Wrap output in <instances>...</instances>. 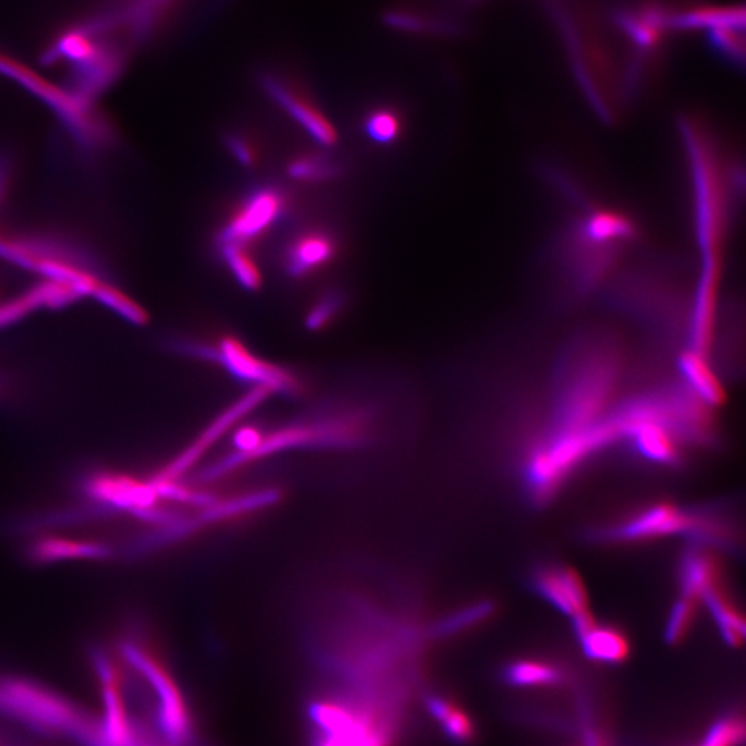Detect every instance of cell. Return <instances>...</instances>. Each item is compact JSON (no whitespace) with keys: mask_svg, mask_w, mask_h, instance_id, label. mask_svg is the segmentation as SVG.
Returning <instances> with one entry per match:
<instances>
[{"mask_svg":"<svg viewBox=\"0 0 746 746\" xmlns=\"http://www.w3.org/2000/svg\"><path fill=\"white\" fill-rule=\"evenodd\" d=\"M328 586L303 607L313 746H400L420 697L426 643L419 600L398 579Z\"/></svg>","mask_w":746,"mask_h":746,"instance_id":"1","label":"cell"},{"mask_svg":"<svg viewBox=\"0 0 746 746\" xmlns=\"http://www.w3.org/2000/svg\"><path fill=\"white\" fill-rule=\"evenodd\" d=\"M621 352L614 339L588 333L564 358L553 406L552 433H573L604 418L619 384Z\"/></svg>","mask_w":746,"mask_h":746,"instance_id":"2","label":"cell"},{"mask_svg":"<svg viewBox=\"0 0 746 746\" xmlns=\"http://www.w3.org/2000/svg\"><path fill=\"white\" fill-rule=\"evenodd\" d=\"M0 713L33 732L82 746H108L101 720L38 682L0 676Z\"/></svg>","mask_w":746,"mask_h":746,"instance_id":"3","label":"cell"},{"mask_svg":"<svg viewBox=\"0 0 746 746\" xmlns=\"http://www.w3.org/2000/svg\"><path fill=\"white\" fill-rule=\"evenodd\" d=\"M118 656L123 665L146 684L157 705L159 730L168 744L197 746L198 732L192 707L156 643L138 627H129L118 641Z\"/></svg>","mask_w":746,"mask_h":746,"instance_id":"4","label":"cell"},{"mask_svg":"<svg viewBox=\"0 0 746 746\" xmlns=\"http://www.w3.org/2000/svg\"><path fill=\"white\" fill-rule=\"evenodd\" d=\"M176 348L189 356L219 364L241 382L256 384L257 389L269 390L270 393L302 394L303 386L295 374L256 356L239 338L230 334L215 344L180 341Z\"/></svg>","mask_w":746,"mask_h":746,"instance_id":"5","label":"cell"},{"mask_svg":"<svg viewBox=\"0 0 746 746\" xmlns=\"http://www.w3.org/2000/svg\"><path fill=\"white\" fill-rule=\"evenodd\" d=\"M714 518L717 511L713 507L686 509L672 503H658L607 528L600 538L612 542H637L684 535L696 547L707 537Z\"/></svg>","mask_w":746,"mask_h":746,"instance_id":"6","label":"cell"},{"mask_svg":"<svg viewBox=\"0 0 746 746\" xmlns=\"http://www.w3.org/2000/svg\"><path fill=\"white\" fill-rule=\"evenodd\" d=\"M288 198L277 185H260L246 195L223 228L219 230L216 245H240L249 248L252 242L260 239L267 231L284 218Z\"/></svg>","mask_w":746,"mask_h":746,"instance_id":"7","label":"cell"},{"mask_svg":"<svg viewBox=\"0 0 746 746\" xmlns=\"http://www.w3.org/2000/svg\"><path fill=\"white\" fill-rule=\"evenodd\" d=\"M257 84L318 146L328 148L338 143L339 135L332 121L295 82L276 70H261L257 75Z\"/></svg>","mask_w":746,"mask_h":746,"instance_id":"8","label":"cell"},{"mask_svg":"<svg viewBox=\"0 0 746 746\" xmlns=\"http://www.w3.org/2000/svg\"><path fill=\"white\" fill-rule=\"evenodd\" d=\"M534 589L545 601L565 615L588 610V594L576 571L564 565H542L533 575Z\"/></svg>","mask_w":746,"mask_h":746,"instance_id":"9","label":"cell"},{"mask_svg":"<svg viewBox=\"0 0 746 746\" xmlns=\"http://www.w3.org/2000/svg\"><path fill=\"white\" fill-rule=\"evenodd\" d=\"M338 254V240L326 230H311L286 246L284 267L292 278H305L331 264Z\"/></svg>","mask_w":746,"mask_h":746,"instance_id":"10","label":"cell"},{"mask_svg":"<svg viewBox=\"0 0 746 746\" xmlns=\"http://www.w3.org/2000/svg\"><path fill=\"white\" fill-rule=\"evenodd\" d=\"M383 24L395 33L416 36H442L456 33V25L424 7L409 2L391 4L382 14Z\"/></svg>","mask_w":746,"mask_h":746,"instance_id":"11","label":"cell"},{"mask_svg":"<svg viewBox=\"0 0 746 746\" xmlns=\"http://www.w3.org/2000/svg\"><path fill=\"white\" fill-rule=\"evenodd\" d=\"M671 30H711L719 27L745 28L744 8L713 7V4H692L688 8H672L669 13Z\"/></svg>","mask_w":746,"mask_h":746,"instance_id":"12","label":"cell"},{"mask_svg":"<svg viewBox=\"0 0 746 746\" xmlns=\"http://www.w3.org/2000/svg\"><path fill=\"white\" fill-rule=\"evenodd\" d=\"M720 567L707 550L694 548L682 555L678 563V584L682 596L702 599L708 591L719 588Z\"/></svg>","mask_w":746,"mask_h":746,"instance_id":"13","label":"cell"},{"mask_svg":"<svg viewBox=\"0 0 746 746\" xmlns=\"http://www.w3.org/2000/svg\"><path fill=\"white\" fill-rule=\"evenodd\" d=\"M682 378L686 382L689 393L701 403L709 406H718L724 401L722 383L714 375L707 357L698 356L693 352L684 353L678 362Z\"/></svg>","mask_w":746,"mask_h":746,"instance_id":"14","label":"cell"},{"mask_svg":"<svg viewBox=\"0 0 746 746\" xmlns=\"http://www.w3.org/2000/svg\"><path fill=\"white\" fill-rule=\"evenodd\" d=\"M579 641L584 655L591 661L616 663L624 661L629 652L625 636L611 627L596 625Z\"/></svg>","mask_w":746,"mask_h":746,"instance_id":"15","label":"cell"},{"mask_svg":"<svg viewBox=\"0 0 746 746\" xmlns=\"http://www.w3.org/2000/svg\"><path fill=\"white\" fill-rule=\"evenodd\" d=\"M702 599L724 641L730 646H739L745 636V622L727 597L717 588L708 591Z\"/></svg>","mask_w":746,"mask_h":746,"instance_id":"16","label":"cell"},{"mask_svg":"<svg viewBox=\"0 0 746 746\" xmlns=\"http://www.w3.org/2000/svg\"><path fill=\"white\" fill-rule=\"evenodd\" d=\"M220 259L235 278V281L246 291L255 292L264 284V276L255 257L246 246L219 245Z\"/></svg>","mask_w":746,"mask_h":746,"instance_id":"17","label":"cell"},{"mask_svg":"<svg viewBox=\"0 0 746 746\" xmlns=\"http://www.w3.org/2000/svg\"><path fill=\"white\" fill-rule=\"evenodd\" d=\"M288 174L296 182L306 184L327 183L341 172L338 162L327 154L314 152L292 159L288 163Z\"/></svg>","mask_w":746,"mask_h":746,"instance_id":"18","label":"cell"},{"mask_svg":"<svg viewBox=\"0 0 746 746\" xmlns=\"http://www.w3.org/2000/svg\"><path fill=\"white\" fill-rule=\"evenodd\" d=\"M493 611H496V606H493L492 601L487 600L462 607V609L437 620V633H439L440 639L460 635V633L482 624L484 621L490 619Z\"/></svg>","mask_w":746,"mask_h":746,"instance_id":"19","label":"cell"},{"mask_svg":"<svg viewBox=\"0 0 746 746\" xmlns=\"http://www.w3.org/2000/svg\"><path fill=\"white\" fill-rule=\"evenodd\" d=\"M505 681L512 686L535 687L552 686L562 678L558 668L549 663L534 661L513 662L505 669Z\"/></svg>","mask_w":746,"mask_h":746,"instance_id":"20","label":"cell"},{"mask_svg":"<svg viewBox=\"0 0 746 746\" xmlns=\"http://www.w3.org/2000/svg\"><path fill=\"white\" fill-rule=\"evenodd\" d=\"M364 131L370 140L388 146L400 137L403 131V120L394 108L380 106L374 108L365 117Z\"/></svg>","mask_w":746,"mask_h":746,"instance_id":"21","label":"cell"},{"mask_svg":"<svg viewBox=\"0 0 746 746\" xmlns=\"http://www.w3.org/2000/svg\"><path fill=\"white\" fill-rule=\"evenodd\" d=\"M741 27H719L708 30V42L714 53L735 66H744L745 39Z\"/></svg>","mask_w":746,"mask_h":746,"instance_id":"22","label":"cell"},{"mask_svg":"<svg viewBox=\"0 0 746 746\" xmlns=\"http://www.w3.org/2000/svg\"><path fill=\"white\" fill-rule=\"evenodd\" d=\"M99 301L101 305L107 306L110 310L115 311L118 316L125 318V320L133 323H146L148 316L142 306H138L135 301L125 295L120 288L112 285V282H106L105 285L96 292L93 296Z\"/></svg>","mask_w":746,"mask_h":746,"instance_id":"23","label":"cell"},{"mask_svg":"<svg viewBox=\"0 0 746 746\" xmlns=\"http://www.w3.org/2000/svg\"><path fill=\"white\" fill-rule=\"evenodd\" d=\"M346 302V295L341 291L333 290L323 293L307 311L306 328L310 331H320L328 327L343 311Z\"/></svg>","mask_w":746,"mask_h":746,"instance_id":"24","label":"cell"},{"mask_svg":"<svg viewBox=\"0 0 746 746\" xmlns=\"http://www.w3.org/2000/svg\"><path fill=\"white\" fill-rule=\"evenodd\" d=\"M696 601L682 596V599L673 604L665 626V639L671 645H676L687 635L696 616Z\"/></svg>","mask_w":746,"mask_h":746,"instance_id":"25","label":"cell"},{"mask_svg":"<svg viewBox=\"0 0 746 746\" xmlns=\"http://www.w3.org/2000/svg\"><path fill=\"white\" fill-rule=\"evenodd\" d=\"M745 737L744 723L735 718H723L711 725L699 746H739Z\"/></svg>","mask_w":746,"mask_h":746,"instance_id":"26","label":"cell"},{"mask_svg":"<svg viewBox=\"0 0 746 746\" xmlns=\"http://www.w3.org/2000/svg\"><path fill=\"white\" fill-rule=\"evenodd\" d=\"M40 310L38 298L33 290L22 293V295L9 298L0 303V328L13 326L29 316L30 313Z\"/></svg>","mask_w":746,"mask_h":746,"instance_id":"27","label":"cell"},{"mask_svg":"<svg viewBox=\"0 0 746 746\" xmlns=\"http://www.w3.org/2000/svg\"><path fill=\"white\" fill-rule=\"evenodd\" d=\"M225 147H228L231 156L235 161L245 168L255 167L257 162V152L248 138L240 135V133H229L225 136Z\"/></svg>","mask_w":746,"mask_h":746,"instance_id":"28","label":"cell"},{"mask_svg":"<svg viewBox=\"0 0 746 746\" xmlns=\"http://www.w3.org/2000/svg\"><path fill=\"white\" fill-rule=\"evenodd\" d=\"M10 174H12V161H10L7 154H0V203H2L4 194H7Z\"/></svg>","mask_w":746,"mask_h":746,"instance_id":"29","label":"cell"}]
</instances>
